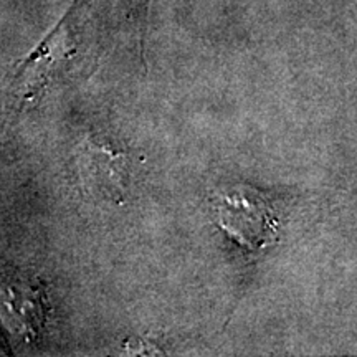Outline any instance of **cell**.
Masks as SVG:
<instances>
[{"instance_id":"cell-1","label":"cell","mask_w":357,"mask_h":357,"mask_svg":"<svg viewBox=\"0 0 357 357\" xmlns=\"http://www.w3.org/2000/svg\"><path fill=\"white\" fill-rule=\"evenodd\" d=\"M212 207L220 229L247 248L257 250L275 242L276 212L260 190L247 184L220 187L213 192Z\"/></svg>"},{"instance_id":"cell-2","label":"cell","mask_w":357,"mask_h":357,"mask_svg":"<svg viewBox=\"0 0 357 357\" xmlns=\"http://www.w3.org/2000/svg\"><path fill=\"white\" fill-rule=\"evenodd\" d=\"M0 318L10 333L33 339L47 321V298L37 278L12 276L0 284Z\"/></svg>"},{"instance_id":"cell-3","label":"cell","mask_w":357,"mask_h":357,"mask_svg":"<svg viewBox=\"0 0 357 357\" xmlns=\"http://www.w3.org/2000/svg\"><path fill=\"white\" fill-rule=\"evenodd\" d=\"M79 171L93 194L109 202L124 204L131 182L128 153L86 141L79 151Z\"/></svg>"}]
</instances>
